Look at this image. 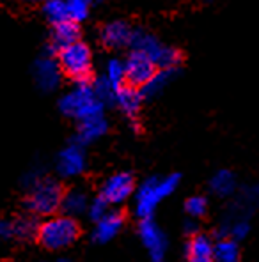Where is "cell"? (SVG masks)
Returning <instances> with one entry per match:
<instances>
[{"label": "cell", "instance_id": "cell-1", "mask_svg": "<svg viewBox=\"0 0 259 262\" xmlns=\"http://www.w3.org/2000/svg\"><path fill=\"white\" fill-rule=\"evenodd\" d=\"M180 184V176L171 174L165 177H149L141 184V188L135 193V213L138 218H151L154 209L162 200L176 191Z\"/></svg>", "mask_w": 259, "mask_h": 262}, {"label": "cell", "instance_id": "cell-23", "mask_svg": "<svg viewBox=\"0 0 259 262\" xmlns=\"http://www.w3.org/2000/svg\"><path fill=\"white\" fill-rule=\"evenodd\" d=\"M103 78L110 83L112 87L117 91L119 87H123L126 83V76H125V62L119 59H110L107 62L105 68V76Z\"/></svg>", "mask_w": 259, "mask_h": 262}, {"label": "cell", "instance_id": "cell-18", "mask_svg": "<svg viewBox=\"0 0 259 262\" xmlns=\"http://www.w3.org/2000/svg\"><path fill=\"white\" fill-rule=\"evenodd\" d=\"M108 124L103 115H96V117H89L78 122V133H76V142L82 145L91 144L94 140H99L103 135L107 133Z\"/></svg>", "mask_w": 259, "mask_h": 262}, {"label": "cell", "instance_id": "cell-33", "mask_svg": "<svg viewBox=\"0 0 259 262\" xmlns=\"http://www.w3.org/2000/svg\"><path fill=\"white\" fill-rule=\"evenodd\" d=\"M92 2H102V0H91V4H92Z\"/></svg>", "mask_w": 259, "mask_h": 262}, {"label": "cell", "instance_id": "cell-6", "mask_svg": "<svg viewBox=\"0 0 259 262\" xmlns=\"http://www.w3.org/2000/svg\"><path fill=\"white\" fill-rule=\"evenodd\" d=\"M59 66L75 83H89L92 68L91 48L82 41L66 46L59 52Z\"/></svg>", "mask_w": 259, "mask_h": 262}, {"label": "cell", "instance_id": "cell-26", "mask_svg": "<svg viewBox=\"0 0 259 262\" xmlns=\"http://www.w3.org/2000/svg\"><path fill=\"white\" fill-rule=\"evenodd\" d=\"M66 11H68L69 21L80 23L89 16V9H91V0H64Z\"/></svg>", "mask_w": 259, "mask_h": 262}, {"label": "cell", "instance_id": "cell-10", "mask_svg": "<svg viewBox=\"0 0 259 262\" xmlns=\"http://www.w3.org/2000/svg\"><path fill=\"white\" fill-rule=\"evenodd\" d=\"M87 167V158L84 152V145L75 142V144L66 145L63 151L57 156V172L59 176L71 179V177H78L80 174L86 172Z\"/></svg>", "mask_w": 259, "mask_h": 262}, {"label": "cell", "instance_id": "cell-11", "mask_svg": "<svg viewBox=\"0 0 259 262\" xmlns=\"http://www.w3.org/2000/svg\"><path fill=\"white\" fill-rule=\"evenodd\" d=\"M135 191V181L133 176L128 172H117L110 176L102 186V196L110 206H119L126 202Z\"/></svg>", "mask_w": 259, "mask_h": 262}, {"label": "cell", "instance_id": "cell-9", "mask_svg": "<svg viewBox=\"0 0 259 262\" xmlns=\"http://www.w3.org/2000/svg\"><path fill=\"white\" fill-rule=\"evenodd\" d=\"M259 206V183L249 184V186L242 188L240 193L234 196L231 206L227 207L226 214H224L220 223H231L234 220H249L254 209Z\"/></svg>", "mask_w": 259, "mask_h": 262}, {"label": "cell", "instance_id": "cell-21", "mask_svg": "<svg viewBox=\"0 0 259 262\" xmlns=\"http://www.w3.org/2000/svg\"><path fill=\"white\" fill-rule=\"evenodd\" d=\"M89 206V199L78 188H73V190L66 191L63 195V202H61V209L68 216H78V214L86 213Z\"/></svg>", "mask_w": 259, "mask_h": 262}, {"label": "cell", "instance_id": "cell-29", "mask_svg": "<svg viewBox=\"0 0 259 262\" xmlns=\"http://www.w3.org/2000/svg\"><path fill=\"white\" fill-rule=\"evenodd\" d=\"M108 206H110V204H108L102 195L96 196V199L92 200V202H89V206H87L89 216L94 220V222H98L99 218L105 216V214L108 213Z\"/></svg>", "mask_w": 259, "mask_h": 262}, {"label": "cell", "instance_id": "cell-15", "mask_svg": "<svg viewBox=\"0 0 259 262\" xmlns=\"http://www.w3.org/2000/svg\"><path fill=\"white\" fill-rule=\"evenodd\" d=\"M213 241L206 234H194L190 236L187 246H185V253H187L188 262H213Z\"/></svg>", "mask_w": 259, "mask_h": 262}, {"label": "cell", "instance_id": "cell-27", "mask_svg": "<svg viewBox=\"0 0 259 262\" xmlns=\"http://www.w3.org/2000/svg\"><path fill=\"white\" fill-rule=\"evenodd\" d=\"M185 211L190 218H203L208 213V200L203 195H192L185 202Z\"/></svg>", "mask_w": 259, "mask_h": 262}, {"label": "cell", "instance_id": "cell-20", "mask_svg": "<svg viewBox=\"0 0 259 262\" xmlns=\"http://www.w3.org/2000/svg\"><path fill=\"white\" fill-rule=\"evenodd\" d=\"M176 75H177V68L176 69H156V73L151 76V80H149L144 87H141L142 98L144 99L156 98V96L162 94L164 89L172 82Z\"/></svg>", "mask_w": 259, "mask_h": 262}, {"label": "cell", "instance_id": "cell-30", "mask_svg": "<svg viewBox=\"0 0 259 262\" xmlns=\"http://www.w3.org/2000/svg\"><path fill=\"white\" fill-rule=\"evenodd\" d=\"M14 236V229H13V222L9 220H2L0 218V243L7 241Z\"/></svg>", "mask_w": 259, "mask_h": 262}, {"label": "cell", "instance_id": "cell-24", "mask_svg": "<svg viewBox=\"0 0 259 262\" xmlns=\"http://www.w3.org/2000/svg\"><path fill=\"white\" fill-rule=\"evenodd\" d=\"M43 13L52 25L57 23L68 21V11H66V2L64 0H45L43 4Z\"/></svg>", "mask_w": 259, "mask_h": 262}, {"label": "cell", "instance_id": "cell-14", "mask_svg": "<svg viewBox=\"0 0 259 262\" xmlns=\"http://www.w3.org/2000/svg\"><path fill=\"white\" fill-rule=\"evenodd\" d=\"M142 99L144 98H142L141 89L131 87L128 83H125V85L119 87L117 91H115L114 103L121 108V112L130 119V121H135L138 115V110H141Z\"/></svg>", "mask_w": 259, "mask_h": 262}, {"label": "cell", "instance_id": "cell-13", "mask_svg": "<svg viewBox=\"0 0 259 262\" xmlns=\"http://www.w3.org/2000/svg\"><path fill=\"white\" fill-rule=\"evenodd\" d=\"M131 36H133V29L123 20H114L108 21L105 27L99 32V39L107 48L112 50H119L130 46L131 43Z\"/></svg>", "mask_w": 259, "mask_h": 262}, {"label": "cell", "instance_id": "cell-4", "mask_svg": "<svg viewBox=\"0 0 259 262\" xmlns=\"http://www.w3.org/2000/svg\"><path fill=\"white\" fill-rule=\"evenodd\" d=\"M80 234L78 223L73 216L61 214V216H52L39 225L37 237L41 245L50 250H64L71 246L76 241Z\"/></svg>", "mask_w": 259, "mask_h": 262}, {"label": "cell", "instance_id": "cell-34", "mask_svg": "<svg viewBox=\"0 0 259 262\" xmlns=\"http://www.w3.org/2000/svg\"><path fill=\"white\" fill-rule=\"evenodd\" d=\"M53 262H68V260H53Z\"/></svg>", "mask_w": 259, "mask_h": 262}, {"label": "cell", "instance_id": "cell-2", "mask_svg": "<svg viewBox=\"0 0 259 262\" xmlns=\"http://www.w3.org/2000/svg\"><path fill=\"white\" fill-rule=\"evenodd\" d=\"M59 108L66 117L76 119L80 122L84 119L103 115L105 105L98 99L91 83H76L73 91L61 98Z\"/></svg>", "mask_w": 259, "mask_h": 262}, {"label": "cell", "instance_id": "cell-22", "mask_svg": "<svg viewBox=\"0 0 259 262\" xmlns=\"http://www.w3.org/2000/svg\"><path fill=\"white\" fill-rule=\"evenodd\" d=\"M213 262H240L238 241L231 237H220L213 248Z\"/></svg>", "mask_w": 259, "mask_h": 262}, {"label": "cell", "instance_id": "cell-16", "mask_svg": "<svg viewBox=\"0 0 259 262\" xmlns=\"http://www.w3.org/2000/svg\"><path fill=\"white\" fill-rule=\"evenodd\" d=\"M123 214L117 211H108L105 216H102L96 222L92 230V239L96 243H108L112 241L123 229Z\"/></svg>", "mask_w": 259, "mask_h": 262}, {"label": "cell", "instance_id": "cell-8", "mask_svg": "<svg viewBox=\"0 0 259 262\" xmlns=\"http://www.w3.org/2000/svg\"><path fill=\"white\" fill-rule=\"evenodd\" d=\"M138 236L142 245L148 248L149 262H165V250H167V237L162 229L151 218H142L138 223Z\"/></svg>", "mask_w": 259, "mask_h": 262}, {"label": "cell", "instance_id": "cell-25", "mask_svg": "<svg viewBox=\"0 0 259 262\" xmlns=\"http://www.w3.org/2000/svg\"><path fill=\"white\" fill-rule=\"evenodd\" d=\"M14 236L22 237V239H30V237L37 236V230H39V223L36 222L34 216H20L18 220L13 222Z\"/></svg>", "mask_w": 259, "mask_h": 262}, {"label": "cell", "instance_id": "cell-32", "mask_svg": "<svg viewBox=\"0 0 259 262\" xmlns=\"http://www.w3.org/2000/svg\"><path fill=\"white\" fill-rule=\"evenodd\" d=\"M27 2H43V0H27Z\"/></svg>", "mask_w": 259, "mask_h": 262}, {"label": "cell", "instance_id": "cell-28", "mask_svg": "<svg viewBox=\"0 0 259 262\" xmlns=\"http://www.w3.org/2000/svg\"><path fill=\"white\" fill-rule=\"evenodd\" d=\"M94 89L98 99L103 103V105H114V98H115V89L107 82L105 78H99L98 82L92 85Z\"/></svg>", "mask_w": 259, "mask_h": 262}, {"label": "cell", "instance_id": "cell-5", "mask_svg": "<svg viewBox=\"0 0 259 262\" xmlns=\"http://www.w3.org/2000/svg\"><path fill=\"white\" fill-rule=\"evenodd\" d=\"M130 46L131 50L144 52L158 69H176L181 64V53L176 48L162 45L153 34L146 32L144 29H133Z\"/></svg>", "mask_w": 259, "mask_h": 262}, {"label": "cell", "instance_id": "cell-31", "mask_svg": "<svg viewBox=\"0 0 259 262\" xmlns=\"http://www.w3.org/2000/svg\"><path fill=\"white\" fill-rule=\"evenodd\" d=\"M185 232L187 234H190V236H194V234L199 232V229H197V225H195V222H187V225H185Z\"/></svg>", "mask_w": 259, "mask_h": 262}, {"label": "cell", "instance_id": "cell-7", "mask_svg": "<svg viewBox=\"0 0 259 262\" xmlns=\"http://www.w3.org/2000/svg\"><path fill=\"white\" fill-rule=\"evenodd\" d=\"M156 66L144 52L131 50L130 55L125 60V76L126 83L131 87H144L151 80V76L156 73Z\"/></svg>", "mask_w": 259, "mask_h": 262}, {"label": "cell", "instance_id": "cell-3", "mask_svg": "<svg viewBox=\"0 0 259 262\" xmlns=\"http://www.w3.org/2000/svg\"><path fill=\"white\" fill-rule=\"evenodd\" d=\"M63 188L57 181L50 177H41L32 186L29 188V196H27V209L37 216H52L61 209L63 202Z\"/></svg>", "mask_w": 259, "mask_h": 262}, {"label": "cell", "instance_id": "cell-19", "mask_svg": "<svg viewBox=\"0 0 259 262\" xmlns=\"http://www.w3.org/2000/svg\"><path fill=\"white\" fill-rule=\"evenodd\" d=\"M238 181L236 176L231 170H218L215 172L213 177L210 179V190L211 193L220 196V199H229L236 193Z\"/></svg>", "mask_w": 259, "mask_h": 262}, {"label": "cell", "instance_id": "cell-17", "mask_svg": "<svg viewBox=\"0 0 259 262\" xmlns=\"http://www.w3.org/2000/svg\"><path fill=\"white\" fill-rule=\"evenodd\" d=\"M80 37V29L78 23L75 21H63L53 25L52 30V41H50V50L52 52H61L66 46L76 43Z\"/></svg>", "mask_w": 259, "mask_h": 262}, {"label": "cell", "instance_id": "cell-12", "mask_svg": "<svg viewBox=\"0 0 259 262\" xmlns=\"http://www.w3.org/2000/svg\"><path fill=\"white\" fill-rule=\"evenodd\" d=\"M61 75H63V69L59 66V60H55L53 57H41L34 64V78L37 87L45 92H52L59 87Z\"/></svg>", "mask_w": 259, "mask_h": 262}]
</instances>
